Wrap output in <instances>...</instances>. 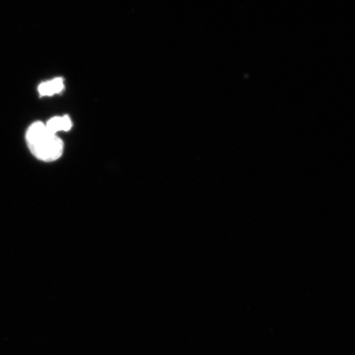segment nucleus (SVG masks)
Instances as JSON below:
<instances>
[{
  "label": "nucleus",
  "instance_id": "nucleus-2",
  "mask_svg": "<svg viewBox=\"0 0 355 355\" xmlns=\"http://www.w3.org/2000/svg\"><path fill=\"white\" fill-rule=\"evenodd\" d=\"M64 83L63 78H57L40 84L38 92L42 96H52L55 94H60V92L64 91Z\"/></svg>",
  "mask_w": 355,
  "mask_h": 355
},
{
  "label": "nucleus",
  "instance_id": "nucleus-1",
  "mask_svg": "<svg viewBox=\"0 0 355 355\" xmlns=\"http://www.w3.org/2000/svg\"><path fill=\"white\" fill-rule=\"evenodd\" d=\"M26 144L35 158L44 162L59 159L64 153L63 141L48 131L46 124L35 122L26 133Z\"/></svg>",
  "mask_w": 355,
  "mask_h": 355
},
{
  "label": "nucleus",
  "instance_id": "nucleus-3",
  "mask_svg": "<svg viewBox=\"0 0 355 355\" xmlns=\"http://www.w3.org/2000/svg\"><path fill=\"white\" fill-rule=\"evenodd\" d=\"M49 132L57 135L59 132H68L72 128L73 123L68 115L53 117L46 123Z\"/></svg>",
  "mask_w": 355,
  "mask_h": 355
}]
</instances>
